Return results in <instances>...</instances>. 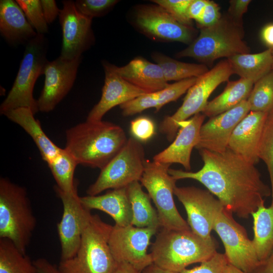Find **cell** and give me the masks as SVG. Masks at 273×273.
Segmentation results:
<instances>
[{"mask_svg": "<svg viewBox=\"0 0 273 273\" xmlns=\"http://www.w3.org/2000/svg\"><path fill=\"white\" fill-rule=\"evenodd\" d=\"M203 166L191 172L169 168L176 180L190 178L203 185L227 210L248 218L271 196V188L261 179L255 167L229 149L222 153L200 149Z\"/></svg>", "mask_w": 273, "mask_h": 273, "instance_id": "6da1fadb", "label": "cell"}, {"mask_svg": "<svg viewBox=\"0 0 273 273\" xmlns=\"http://www.w3.org/2000/svg\"><path fill=\"white\" fill-rule=\"evenodd\" d=\"M123 129L103 120L87 121L66 131L64 148L77 164L102 169L127 141Z\"/></svg>", "mask_w": 273, "mask_h": 273, "instance_id": "7a4b0ae2", "label": "cell"}, {"mask_svg": "<svg viewBox=\"0 0 273 273\" xmlns=\"http://www.w3.org/2000/svg\"><path fill=\"white\" fill-rule=\"evenodd\" d=\"M156 234L150 253L153 263L167 270L179 273L189 265L206 261L217 252L218 244L214 238L204 239L191 230L162 228Z\"/></svg>", "mask_w": 273, "mask_h": 273, "instance_id": "3957f363", "label": "cell"}, {"mask_svg": "<svg viewBox=\"0 0 273 273\" xmlns=\"http://www.w3.org/2000/svg\"><path fill=\"white\" fill-rule=\"evenodd\" d=\"M36 226L27 191L6 177L0 178V238L9 239L22 253Z\"/></svg>", "mask_w": 273, "mask_h": 273, "instance_id": "277c9868", "label": "cell"}, {"mask_svg": "<svg viewBox=\"0 0 273 273\" xmlns=\"http://www.w3.org/2000/svg\"><path fill=\"white\" fill-rule=\"evenodd\" d=\"M243 37V26L226 13L214 25L200 28L198 36L176 56L191 57L205 65L212 64L220 58L228 59L237 54L249 53L250 49Z\"/></svg>", "mask_w": 273, "mask_h": 273, "instance_id": "5b68a950", "label": "cell"}, {"mask_svg": "<svg viewBox=\"0 0 273 273\" xmlns=\"http://www.w3.org/2000/svg\"><path fill=\"white\" fill-rule=\"evenodd\" d=\"M112 226L93 215L76 253L60 260L58 268L61 273H113L118 263L108 243Z\"/></svg>", "mask_w": 273, "mask_h": 273, "instance_id": "8992f818", "label": "cell"}, {"mask_svg": "<svg viewBox=\"0 0 273 273\" xmlns=\"http://www.w3.org/2000/svg\"><path fill=\"white\" fill-rule=\"evenodd\" d=\"M48 42L43 34L37 35L26 44L23 59L14 84L0 106V113L19 108H28L35 114L38 112L37 100L33 96L37 78L44 73Z\"/></svg>", "mask_w": 273, "mask_h": 273, "instance_id": "52a82bcc", "label": "cell"}, {"mask_svg": "<svg viewBox=\"0 0 273 273\" xmlns=\"http://www.w3.org/2000/svg\"><path fill=\"white\" fill-rule=\"evenodd\" d=\"M233 74L231 66L226 59L198 77L187 91L181 106L161 122L160 132L165 135L169 142L173 141L179 129V123L202 112L212 93L221 83L228 81Z\"/></svg>", "mask_w": 273, "mask_h": 273, "instance_id": "ba28073f", "label": "cell"}, {"mask_svg": "<svg viewBox=\"0 0 273 273\" xmlns=\"http://www.w3.org/2000/svg\"><path fill=\"white\" fill-rule=\"evenodd\" d=\"M171 165L147 160L140 180L154 202L160 227L166 230H191L178 211L173 199L176 180L168 172Z\"/></svg>", "mask_w": 273, "mask_h": 273, "instance_id": "9c48e42d", "label": "cell"}, {"mask_svg": "<svg viewBox=\"0 0 273 273\" xmlns=\"http://www.w3.org/2000/svg\"><path fill=\"white\" fill-rule=\"evenodd\" d=\"M146 160L141 142L128 138L121 150L101 169L96 181L87 188V195H98L106 190L126 187L140 181Z\"/></svg>", "mask_w": 273, "mask_h": 273, "instance_id": "30bf717a", "label": "cell"}, {"mask_svg": "<svg viewBox=\"0 0 273 273\" xmlns=\"http://www.w3.org/2000/svg\"><path fill=\"white\" fill-rule=\"evenodd\" d=\"M213 230L223 243L228 263L246 273H252L260 263L246 230L224 208L216 215Z\"/></svg>", "mask_w": 273, "mask_h": 273, "instance_id": "8fae6325", "label": "cell"}, {"mask_svg": "<svg viewBox=\"0 0 273 273\" xmlns=\"http://www.w3.org/2000/svg\"><path fill=\"white\" fill-rule=\"evenodd\" d=\"M155 228H138L132 225L112 226L109 246L117 263H127L140 272L153 264L147 252L152 237L158 232Z\"/></svg>", "mask_w": 273, "mask_h": 273, "instance_id": "7c38bea8", "label": "cell"}, {"mask_svg": "<svg viewBox=\"0 0 273 273\" xmlns=\"http://www.w3.org/2000/svg\"><path fill=\"white\" fill-rule=\"evenodd\" d=\"M63 205V214L57 224L61 245V260L72 257L77 252L82 236L93 214L81 203L77 190L72 193L64 192L55 187Z\"/></svg>", "mask_w": 273, "mask_h": 273, "instance_id": "4fadbf2b", "label": "cell"}, {"mask_svg": "<svg viewBox=\"0 0 273 273\" xmlns=\"http://www.w3.org/2000/svg\"><path fill=\"white\" fill-rule=\"evenodd\" d=\"M174 195L186 209L191 230L204 239L211 238L215 217L224 208L219 200L208 190L195 187L176 186Z\"/></svg>", "mask_w": 273, "mask_h": 273, "instance_id": "5bb4252c", "label": "cell"}, {"mask_svg": "<svg viewBox=\"0 0 273 273\" xmlns=\"http://www.w3.org/2000/svg\"><path fill=\"white\" fill-rule=\"evenodd\" d=\"M62 4L63 8L59 14L62 31L60 56L70 60L81 57L93 43L92 19L80 13L73 1H63Z\"/></svg>", "mask_w": 273, "mask_h": 273, "instance_id": "9a60e30c", "label": "cell"}, {"mask_svg": "<svg viewBox=\"0 0 273 273\" xmlns=\"http://www.w3.org/2000/svg\"><path fill=\"white\" fill-rule=\"evenodd\" d=\"M81 59L82 56L70 60L59 56L47 62L44 69V86L37 100L39 111H52L68 94L75 80Z\"/></svg>", "mask_w": 273, "mask_h": 273, "instance_id": "2e32d148", "label": "cell"}, {"mask_svg": "<svg viewBox=\"0 0 273 273\" xmlns=\"http://www.w3.org/2000/svg\"><path fill=\"white\" fill-rule=\"evenodd\" d=\"M135 19L140 28L154 38L190 44L194 40V28L180 23L158 5L141 8Z\"/></svg>", "mask_w": 273, "mask_h": 273, "instance_id": "e0dca14e", "label": "cell"}, {"mask_svg": "<svg viewBox=\"0 0 273 273\" xmlns=\"http://www.w3.org/2000/svg\"><path fill=\"white\" fill-rule=\"evenodd\" d=\"M250 111L246 100L230 110L210 117L201 127L199 141L195 148L217 153L224 152L234 129Z\"/></svg>", "mask_w": 273, "mask_h": 273, "instance_id": "ac0fdd59", "label": "cell"}, {"mask_svg": "<svg viewBox=\"0 0 273 273\" xmlns=\"http://www.w3.org/2000/svg\"><path fill=\"white\" fill-rule=\"evenodd\" d=\"M205 116L197 114L179 123V129L172 143L155 155L153 160L171 165L178 163L189 171L191 170L192 151L199 141L200 132Z\"/></svg>", "mask_w": 273, "mask_h": 273, "instance_id": "d6986e66", "label": "cell"}, {"mask_svg": "<svg viewBox=\"0 0 273 273\" xmlns=\"http://www.w3.org/2000/svg\"><path fill=\"white\" fill-rule=\"evenodd\" d=\"M105 78L101 98L89 112L86 120H102L110 110L146 93L123 79L115 70L114 65L103 63Z\"/></svg>", "mask_w": 273, "mask_h": 273, "instance_id": "ffe728a7", "label": "cell"}, {"mask_svg": "<svg viewBox=\"0 0 273 273\" xmlns=\"http://www.w3.org/2000/svg\"><path fill=\"white\" fill-rule=\"evenodd\" d=\"M267 114L250 111L236 126L229 140L228 148L254 165L260 160L258 147Z\"/></svg>", "mask_w": 273, "mask_h": 273, "instance_id": "44dd1931", "label": "cell"}, {"mask_svg": "<svg viewBox=\"0 0 273 273\" xmlns=\"http://www.w3.org/2000/svg\"><path fill=\"white\" fill-rule=\"evenodd\" d=\"M87 209L104 212L114 220L115 225L126 226L131 224L132 213L127 187L112 189L103 195L80 197Z\"/></svg>", "mask_w": 273, "mask_h": 273, "instance_id": "7402d4cb", "label": "cell"}, {"mask_svg": "<svg viewBox=\"0 0 273 273\" xmlns=\"http://www.w3.org/2000/svg\"><path fill=\"white\" fill-rule=\"evenodd\" d=\"M0 32L10 44L27 43L37 33L28 21L16 1H0Z\"/></svg>", "mask_w": 273, "mask_h": 273, "instance_id": "603a6c76", "label": "cell"}, {"mask_svg": "<svg viewBox=\"0 0 273 273\" xmlns=\"http://www.w3.org/2000/svg\"><path fill=\"white\" fill-rule=\"evenodd\" d=\"M114 68L123 79L146 93L158 92L169 84L158 64L142 58H135L124 66L114 65Z\"/></svg>", "mask_w": 273, "mask_h": 273, "instance_id": "cb8c5ba5", "label": "cell"}, {"mask_svg": "<svg viewBox=\"0 0 273 273\" xmlns=\"http://www.w3.org/2000/svg\"><path fill=\"white\" fill-rule=\"evenodd\" d=\"M34 113L28 108H19L8 111L4 115L10 120L21 126L32 139L42 159L47 164L54 160L62 149L56 145L46 135Z\"/></svg>", "mask_w": 273, "mask_h": 273, "instance_id": "d4e9b609", "label": "cell"}, {"mask_svg": "<svg viewBox=\"0 0 273 273\" xmlns=\"http://www.w3.org/2000/svg\"><path fill=\"white\" fill-rule=\"evenodd\" d=\"M227 59L234 74L254 83L272 70L273 56L271 49L256 54H239Z\"/></svg>", "mask_w": 273, "mask_h": 273, "instance_id": "484cf974", "label": "cell"}, {"mask_svg": "<svg viewBox=\"0 0 273 273\" xmlns=\"http://www.w3.org/2000/svg\"><path fill=\"white\" fill-rule=\"evenodd\" d=\"M254 84L250 80L241 78L229 82L219 95L208 102L202 113L205 116L212 117L233 108L247 100Z\"/></svg>", "mask_w": 273, "mask_h": 273, "instance_id": "4316f807", "label": "cell"}, {"mask_svg": "<svg viewBox=\"0 0 273 273\" xmlns=\"http://www.w3.org/2000/svg\"><path fill=\"white\" fill-rule=\"evenodd\" d=\"M252 216L254 232L252 241L261 262L265 260L273 250V198L269 207L261 205Z\"/></svg>", "mask_w": 273, "mask_h": 273, "instance_id": "83f0119b", "label": "cell"}, {"mask_svg": "<svg viewBox=\"0 0 273 273\" xmlns=\"http://www.w3.org/2000/svg\"><path fill=\"white\" fill-rule=\"evenodd\" d=\"M127 190L132 209L131 225L142 228L159 229L160 225L157 211L152 205L149 194L143 190L140 182L130 184Z\"/></svg>", "mask_w": 273, "mask_h": 273, "instance_id": "f1b7e54d", "label": "cell"}, {"mask_svg": "<svg viewBox=\"0 0 273 273\" xmlns=\"http://www.w3.org/2000/svg\"><path fill=\"white\" fill-rule=\"evenodd\" d=\"M0 273H38L31 259L9 239L0 238Z\"/></svg>", "mask_w": 273, "mask_h": 273, "instance_id": "f546056e", "label": "cell"}, {"mask_svg": "<svg viewBox=\"0 0 273 273\" xmlns=\"http://www.w3.org/2000/svg\"><path fill=\"white\" fill-rule=\"evenodd\" d=\"M152 57L161 68L167 82L198 77L208 71L205 64L183 62L160 53L153 54Z\"/></svg>", "mask_w": 273, "mask_h": 273, "instance_id": "4dcf8cb0", "label": "cell"}, {"mask_svg": "<svg viewBox=\"0 0 273 273\" xmlns=\"http://www.w3.org/2000/svg\"><path fill=\"white\" fill-rule=\"evenodd\" d=\"M48 165L56 181V188L65 193H72L77 190L74 174L78 164L65 148L54 160Z\"/></svg>", "mask_w": 273, "mask_h": 273, "instance_id": "1f68e13d", "label": "cell"}, {"mask_svg": "<svg viewBox=\"0 0 273 273\" xmlns=\"http://www.w3.org/2000/svg\"><path fill=\"white\" fill-rule=\"evenodd\" d=\"M247 101L250 111L268 112L273 109V70L254 84Z\"/></svg>", "mask_w": 273, "mask_h": 273, "instance_id": "d6a6232c", "label": "cell"}, {"mask_svg": "<svg viewBox=\"0 0 273 273\" xmlns=\"http://www.w3.org/2000/svg\"><path fill=\"white\" fill-rule=\"evenodd\" d=\"M258 155L267 167L271 184V196L273 198V109L268 112L263 125Z\"/></svg>", "mask_w": 273, "mask_h": 273, "instance_id": "836d02e7", "label": "cell"}, {"mask_svg": "<svg viewBox=\"0 0 273 273\" xmlns=\"http://www.w3.org/2000/svg\"><path fill=\"white\" fill-rule=\"evenodd\" d=\"M28 21L38 34H43L48 31L46 22L39 0H17Z\"/></svg>", "mask_w": 273, "mask_h": 273, "instance_id": "e575fe53", "label": "cell"}, {"mask_svg": "<svg viewBox=\"0 0 273 273\" xmlns=\"http://www.w3.org/2000/svg\"><path fill=\"white\" fill-rule=\"evenodd\" d=\"M198 77H192L176 81L168 85L163 89L157 92L158 106L156 112H158L164 105L177 100L187 92L196 82Z\"/></svg>", "mask_w": 273, "mask_h": 273, "instance_id": "d590c367", "label": "cell"}, {"mask_svg": "<svg viewBox=\"0 0 273 273\" xmlns=\"http://www.w3.org/2000/svg\"><path fill=\"white\" fill-rule=\"evenodd\" d=\"M192 0H155L157 5L165 9L180 23L192 27V20L188 16V8Z\"/></svg>", "mask_w": 273, "mask_h": 273, "instance_id": "8d00e7d4", "label": "cell"}, {"mask_svg": "<svg viewBox=\"0 0 273 273\" xmlns=\"http://www.w3.org/2000/svg\"><path fill=\"white\" fill-rule=\"evenodd\" d=\"M157 92L145 93L120 106L124 116H129L158 106Z\"/></svg>", "mask_w": 273, "mask_h": 273, "instance_id": "74e56055", "label": "cell"}, {"mask_svg": "<svg viewBox=\"0 0 273 273\" xmlns=\"http://www.w3.org/2000/svg\"><path fill=\"white\" fill-rule=\"evenodd\" d=\"M118 2L115 0H77L74 3L80 13L92 19L103 15Z\"/></svg>", "mask_w": 273, "mask_h": 273, "instance_id": "f35d334b", "label": "cell"}, {"mask_svg": "<svg viewBox=\"0 0 273 273\" xmlns=\"http://www.w3.org/2000/svg\"><path fill=\"white\" fill-rule=\"evenodd\" d=\"M228 262L224 254L217 252L210 258L193 268H186L179 273H225Z\"/></svg>", "mask_w": 273, "mask_h": 273, "instance_id": "ab89813d", "label": "cell"}, {"mask_svg": "<svg viewBox=\"0 0 273 273\" xmlns=\"http://www.w3.org/2000/svg\"><path fill=\"white\" fill-rule=\"evenodd\" d=\"M130 128L132 135L140 142L148 141L155 132L154 123L147 117H140L131 121Z\"/></svg>", "mask_w": 273, "mask_h": 273, "instance_id": "60d3db41", "label": "cell"}, {"mask_svg": "<svg viewBox=\"0 0 273 273\" xmlns=\"http://www.w3.org/2000/svg\"><path fill=\"white\" fill-rule=\"evenodd\" d=\"M221 15L218 4L213 1H208L201 17L196 22L200 28L209 27L215 24Z\"/></svg>", "mask_w": 273, "mask_h": 273, "instance_id": "b9f144b4", "label": "cell"}, {"mask_svg": "<svg viewBox=\"0 0 273 273\" xmlns=\"http://www.w3.org/2000/svg\"><path fill=\"white\" fill-rule=\"evenodd\" d=\"M250 0H231L227 14L238 25L243 26L242 18L248 10Z\"/></svg>", "mask_w": 273, "mask_h": 273, "instance_id": "7bdbcfd3", "label": "cell"}, {"mask_svg": "<svg viewBox=\"0 0 273 273\" xmlns=\"http://www.w3.org/2000/svg\"><path fill=\"white\" fill-rule=\"evenodd\" d=\"M41 8L44 19L48 24L52 23L57 18L60 12L55 1L41 0Z\"/></svg>", "mask_w": 273, "mask_h": 273, "instance_id": "ee69618b", "label": "cell"}, {"mask_svg": "<svg viewBox=\"0 0 273 273\" xmlns=\"http://www.w3.org/2000/svg\"><path fill=\"white\" fill-rule=\"evenodd\" d=\"M208 0H192L188 13L189 18L196 21L201 17Z\"/></svg>", "mask_w": 273, "mask_h": 273, "instance_id": "f6af8a7d", "label": "cell"}, {"mask_svg": "<svg viewBox=\"0 0 273 273\" xmlns=\"http://www.w3.org/2000/svg\"><path fill=\"white\" fill-rule=\"evenodd\" d=\"M38 273H61L58 266L53 264L44 258H39L34 261Z\"/></svg>", "mask_w": 273, "mask_h": 273, "instance_id": "bcb514c9", "label": "cell"}, {"mask_svg": "<svg viewBox=\"0 0 273 273\" xmlns=\"http://www.w3.org/2000/svg\"><path fill=\"white\" fill-rule=\"evenodd\" d=\"M252 273H273V250L270 255L261 261Z\"/></svg>", "mask_w": 273, "mask_h": 273, "instance_id": "7dc6e473", "label": "cell"}, {"mask_svg": "<svg viewBox=\"0 0 273 273\" xmlns=\"http://www.w3.org/2000/svg\"><path fill=\"white\" fill-rule=\"evenodd\" d=\"M261 38L268 49H273V23L266 25L261 31Z\"/></svg>", "mask_w": 273, "mask_h": 273, "instance_id": "c3c4849f", "label": "cell"}, {"mask_svg": "<svg viewBox=\"0 0 273 273\" xmlns=\"http://www.w3.org/2000/svg\"><path fill=\"white\" fill-rule=\"evenodd\" d=\"M113 273H141L130 264L123 262L118 263Z\"/></svg>", "mask_w": 273, "mask_h": 273, "instance_id": "681fc988", "label": "cell"}, {"mask_svg": "<svg viewBox=\"0 0 273 273\" xmlns=\"http://www.w3.org/2000/svg\"><path fill=\"white\" fill-rule=\"evenodd\" d=\"M141 273H177L163 269L153 263L145 268Z\"/></svg>", "mask_w": 273, "mask_h": 273, "instance_id": "f907efd6", "label": "cell"}, {"mask_svg": "<svg viewBox=\"0 0 273 273\" xmlns=\"http://www.w3.org/2000/svg\"><path fill=\"white\" fill-rule=\"evenodd\" d=\"M225 273H246L240 269L228 264L226 266Z\"/></svg>", "mask_w": 273, "mask_h": 273, "instance_id": "816d5d0a", "label": "cell"}, {"mask_svg": "<svg viewBox=\"0 0 273 273\" xmlns=\"http://www.w3.org/2000/svg\"><path fill=\"white\" fill-rule=\"evenodd\" d=\"M271 50H272V56H273V49H272ZM272 70H273V66H272Z\"/></svg>", "mask_w": 273, "mask_h": 273, "instance_id": "f5cc1de1", "label": "cell"}]
</instances>
